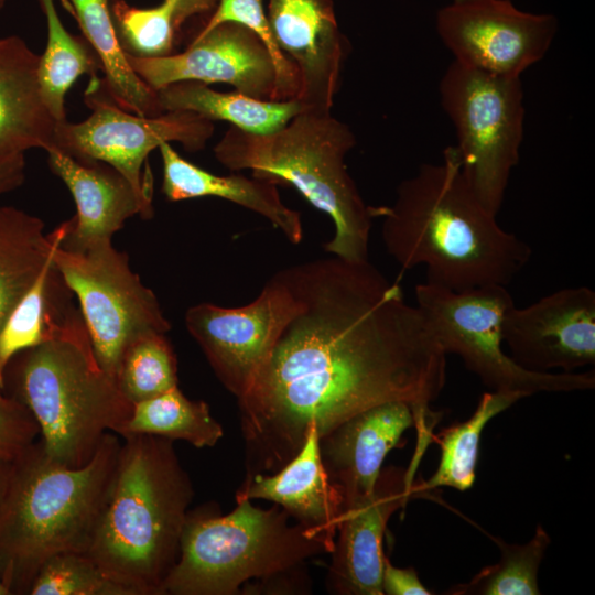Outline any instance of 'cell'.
<instances>
[{
    "instance_id": "obj_40",
    "label": "cell",
    "mask_w": 595,
    "mask_h": 595,
    "mask_svg": "<svg viewBox=\"0 0 595 595\" xmlns=\"http://www.w3.org/2000/svg\"><path fill=\"white\" fill-rule=\"evenodd\" d=\"M7 1H8V0H0V12H1L2 9L4 8Z\"/></svg>"
},
{
    "instance_id": "obj_31",
    "label": "cell",
    "mask_w": 595,
    "mask_h": 595,
    "mask_svg": "<svg viewBox=\"0 0 595 595\" xmlns=\"http://www.w3.org/2000/svg\"><path fill=\"white\" fill-rule=\"evenodd\" d=\"M500 551L499 561L484 567L466 583L452 586L450 595H539L538 573L551 543L549 533L538 524L523 544H510L490 537Z\"/></svg>"
},
{
    "instance_id": "obj_7",
    "label": "cell",
    "mask_w": 595,
    "mask_h": 595,
    "mask_svg": "<svg viewBox=\"0 0 595 595\" xmlns=\"http://www.w3.org/2000/svg\"><path fill=\"white\" fill-rule=\"evenodd\" d=\"M227 515L190 511L180 555L167 576L164 595H236L255 580L258 591L295 581L309 559L329 553L277 506L262 509L237 499Z\"/></svg>"
},
{
    "instance_id": "obj_39",
    "label": "cell",
    "mask_w": 595,
    "mask_h": 595,
    "mask_svg": "<svg viewBox=\"0 0 595 595\" xmlns=\"http://www.w3.org/2000/svg\"><path fill=\"white\" fill-rule=\"evenodd\" d=\"M0 595H11L0 576Z\"/></svg>"
},
{
    "instance_id": "obj_13",
    "label": "cell",
    "mask_w": 595,
    "mask_h": 595,
    "mask_svg": "<svg viewBox=\"0 0 595 595\" xmlns=\"http://www.w3.org/2000/svg\"><path fill=\"white\" fill-rule=\"evenodd\" d=\"M293 310V295L277 272L249 304L223 307L199 303L186 311L185 325L216 377L239 399L250 387Z\"/></svg>"
},
{
    "instance_id": "obj_26",
    "label": "cell",
    "mask_w": 595,
    "mask_h": 595,
    "mask_svg": "<svg viewBox=\"0 0 595 595\" xmlns=\"http://www.w3.org/2000/svg\"><path fill=\"white\" fill-rule=\"evenodd\" d=\"M72 298L73 293L55 267L52 256L0 327L2 389L4 371L11 359L51 338L78 311Z\"/></svg>"
},
{
    "instance_id": "obj_37",
    "label": "cell",
    "mask_w": 595,
    "mask_h": 595,
    "mask_svg": "<svg viewBox=\"0 0 595 595\" xmlns=\"http://www.w3.org/2000/svg\"><path fill=\"white\" fill-rule=\"evenodd\" d=\"M24 178V154L0 158V196L21 186Z\"/></svg>"
},
{
    "instance_id": "obj_2",
    "label": "cell",
    "mask_w": 595,
    "mask_h": 595,
    "mask_svg": "<svg viewBox=\"0 0 595 595\" xmlns=\"http://www.w3.org/2000/svg\"><path fill=\"white\" fill-rule=\"evenodd\" d=\"M374 216L382 218L383 245L402 270L425 266V282L456 292L507 286L532 255L477 199L454 145L403 180L393 203L374 207Z\"/></svg>"
},
{
    "instance_id": "obj_5",
    "label": "cell",
    "mask_w": 595,
    "mask_h": 595,
    "mask_svg": "<svg viewBox=\"0 0 595 595\" xmlns=\"http://www.w3.org/2000/svg\"><path fill=\"white\" fill-rule=\"evenodd\" d=\"M3 390L33 415L45 454L68 467L89 462L107 433L118 435L133 407L99 365L79 309L11 359Z\"/></svg>"
},
{
    "instance_id": "obj_28",
    "label": "cell",
    "mask_w": 595,
    "mask_h": 595,
    "mask_svg": "<svg viewBox=\"0 0 595 595\" xmlns=\"http://www.w3.org/2000/svg\"><path fill=\"white\" fill-rule=\"evenodd\" d=\"M147 434L212 447L223 437L221 425L204 401L190 400L178 387L133 403L118 435Z\"/></svg>"
},
{
    "instance_id": "obj_34",
    "label": "cell",
    "mask_w": 595,
    "mask_h": 595,
    "mask_svg": "<svg viewBox=\"0 0 595 595\" xmlns=\"http://www.w3.org/2000/svg\"><path fill=\"white\" fill-rule=\"evenodd\" d=\"M264 0H218L216 10L201 31L224 23H239L252 32L268 47L277 68V89L274 101H283L298 97L299 78L294 65L277 46L271 33Z\"/></svg>"
},
{
    "instance_id": "obj_21",
    "label": "cell",
    "mask_w": 595,
    "mask_h": 595,
    "mask_svg": "<svg viewBox=\"0 0 595 595\" xmlns=\"http://www.w3.org/2000/svg\"><path fill=\"white\" fill-rule=\"evenodd\" d=\"M37 66L23 39L0 37V158L54 145L57 121L42 97Z\"/></svg>"
},
{
    "instance_id": "obj_29",
    "label": "cell",
    "mask_w": 595,
    "mask_h": 595,
    "mask_svg": "<svg viewBox=\"0 0 595 595\" xmlns=\"http://www.w3.org/2000/svg\"><path fill=\"white\" fill-rule=\"evenodd\" d=\"M47 26V41L39 55L37 79L42 97L57 121L66 119L65 97L82 75L97 76L100 61L85 37L64 26L53 0H39Z\"/></svg>"
},
{
    "instance_id": "obj_32",
    "label": "cell",
    "mask_w": 595,
    "mask_h": 595,
    "mask_svg": "<svg viewBox=\"0 0 595 595\" xmlns=\"http://www.w3.org/2000/svg\"><path fill=\"white\" fill-rule=\"evenodd\" d=\"M116 382L131 403L177 387L176 356L165 334L149 333L132 340L120 358Z\"/></svg>"
},
{
    "instance_id": "obj_36",
    "label": "cell",
    "mask_w": 595,
    "mask_h": 595,
    "mask_svg": "<svg viewBox=\"0 0 595 595\" xmlns=\"http://www.w3.org/2000/svg\"><path fill=\"white\" fill-rule=\"evenodd\" d=\"M382 593L387 595H431L419 578L414 567H397L385 555L381 580Z\"/></svg>"
},
{
    "instance_id": "obj_1",
    "label": "cell",
    "mask_w": 595,
    "mask_h": 595,
    "mask_svg": "<svg viewBox=\"0 0 595 595\" xmlns=\"http://www.w3.org/2000/svg\"><path fill=\"white\" fill-rule=\"evenodd\" d=\"M278 272L294 310L238 399L245 477L281 469L311 425L321 437L385 402L409 403L415 425L430 421L446 354L398 282L336 256Z\"/></svg>"
},
{
    "instance_id": "obj_41",
    "label": "cell",
    "mask_w": 595,
    "mask_h": 595,
    "mask_svg": "<svg viewBox=\"0 0 595 595\" xmlns=\"http://www.w3.org/2000/svg\"><path fill=\"white\" fill-rule=\"evenodd\" d=\"M453 1H462V0H453Z\"/></svg>"
},
{
    "instance_id": "obj_23",
    "label": "cell",
    "mask_w": 595,
    "mask_h": 595,
    "mask_svg": "<svg viewBox=\"0 0 595 595\" xmlns=\"http://www.w3.org/2000/svg\"><path fill=\"white\" fill-rule=\"evenodd\" d=\"M69 224L71 219L45 234L39 217L0 205V327L33 285Z\"/></svg>"
},
{
    "instance_id": "obj_16",
    "label": "cell",
    "mask_w": 595,
    "mask_h": 595,
    "mask_svg": "<svg viewBox=\"0 0 595 595\" xmlns=\"http://www.w3.org/2000/svg\"><path fill=\"white\" fill-rule=\"evenodd\" d=\"M414 476L382 468L371 494L344 505L326 576L329 593L382 595V541L390 517L413 496Z\"/></svg>"
},
{
    "instance_id": "obj_33",
    "label": "cell",
    "mask_w": 595,
    "mask_h": 595,
    "mask_svg": "<svg viewBox=\"0 0 595 595\" xmlns=\"http://www.w3.org/2000/svg\"><path fill=\"white\" fill-rule=\"evenodd\" d=\"M29 595H131L82 552H64L48 559L35 575Z\"/></svg>"
},
{
    "instance_id": "obj_35",
    "label": "cell",
    "mask_w": 595,
    "mask_h": 595,
    "mask_svg": "<svg viewBox=\"0 0 595 595\" xmlns=\"http://www.w3.org/2000/svg\"><path fill=\"white\" fill-rule=\"evenodd\" d=\"M39 437L31 412L0 387V456L15 459Z\"/></svg>"
},
{
    "instance_id": "obj_8",
    "label": "cell",
    "mask_w": 595,
    "mask_h": 595,
    "mask_svg": "<svg viewBox=\"0 0 595 595\" xmlns=\"http://www.w3.org/2000/svg\"><path fill=\"white\" fill-rule=\"evenodd\" d=\"M439 93L456 133L454 147L463 173L480 204L497 215L520 159L524 122L521 79L453 61L441 78Z\"/></svg>"
},
{
    "instance_id": "obj_15",
    "label": "cell",
    "mask_w": 595,
    "mask_h": 595,
    "mask_svg": "<svg viewBox=\"0 0 595 595\" xmlns=\"http://www.w3.org/2000/svg\"><path fill=\"white\" fill-rule=\"evenodd\" d=\"M502 339L521 367L574 372L595 363V292L566 288L526 306L515 304L502 321Z\"/></svg>"
},
{
    "instance_id": "obj_11",
    "label": "cell",
    "mask_w": 595,
    "mask_h": 595,
    "mask_svg": "<svg viewBox=\"0 0 595 595\" xmlns=\"http://www.w3.org/2000/svg\"><path fill=\"white\" fill-rule=\"evenodd\" d=\"M84 102L91 113L80 122L57 123L52 148L78 161H99L112 166L151 201L152 181L149 173L142 172L151 151L173 141L186 151H199L214 133L213 121L192 111L144 117L123 109L111 96L104 77H90Z\"/></svg>"
},
{
    "instance_id": "obj_3",
    "label": "cell",
    "mask_w": 595,
    "mask_h": 595,
    "mask_svg": "<svg viewBox=\"0 0 595 595\" xmlns=\"http://www.w3.org/2000/svg\"><path fill=\"white\" fill-rule=\"evenodd\" d=\"M113 480L85 552L131 595H164L194 490L173 441L122 436Z\"/></svg>"
},
{
    "instance_id": "obj_4",
    "label": "cell",
    "mask_w": 595,
    "mask_h": 595,
    "mask_svg": "<svg viewBox=\"0 0 595 595\" xmlns=\"http://www.w3.org/2000/svg\"><path fill=\"white\" fill-rule=\"evenodd\" d=\"M120 448L121 441L110 432L80 467L51 459L40 440L14 459L0 505V576L11 595L28 594L52 556L87 551Z\"/></svg>"
},
{
    "instance_id": "obj_19",
    "label": "cell",
    "mask_w": 595,
    "mask_h": 595,
    "mask_svg": "<svg viewBox=\"0 0 595 595\" xmlns=\"http://www.w3.org/2000/svg\"><path fill=\"white\" fill-rule=\"evenodd\" d=\"M47 164L71 192L77 213L61 246L79 250L89 244L111 239L134 215L153 216L152 201L145 198L112 166L78 161L56 148L46 150Z\"/></svg>"
},
{
    "instance_id": "obj_10",
    "label": "cell",
    "mask_w": 595,
    "mask_h": 595,
    "mask_svg": "<svg viewBox=\"0 0 595 595\" xmlns=\"http://www.w3.org/2000/svg\"><path fill=\"white\" fill-rule=\"evenodd\" d=\"M53 262L78 300L95 356L116 381L127 346L141 335L166 334L171 324L155 294L132 271L128 256L111 239L79 250L55 248Z\"/></svg>"
},
{
    "instance_id": "obj_22",
    "label": "cell",
    "mask_w": 595,
    "mask_h": 595,
    "mask_svg": "<svg viewBox=\"0 0 595 595\" xmlns=\"http://www.w3.org/2000/svg\"><path fill=\"white\" fill-rule=\"evenodd\" d=\"M159 150L163 165L161 191L169 201L224 198L263 216L292 244L301 242V215L282 202L277 184L241 174L216 175L182 158L170 143L161 144Z\"/></svg>"
},
{
    "instance_id": "obj_9",
    "label": "cell",
    "mask_w": 595,
    "mask_h": 595,
    "mask_svg": "<svg viewBox=\"0 0 595 595\" xmlns=\"http://www.w3.org/2000/svg\"><path fill=\"white\" fill-rule=\"evenodd\" d=\"M415 300L444 353L459 356L490 391L516 392L526 398L595 387L594 371H532L504 351L502 321L513 305L504 285L456 292L424 282L415 286Z\"/></svg>"
},
{
    "instance_id": "obj_12",
    "label": "cell",
    "mask_w": 595,
    "mask_h": 595,
    "mask_svg": "<svg viewBox=\"0 0 595 595\" xmlns=\"http://www.w3.org/2000/svg\"><path fill=\"white\" fill-rule=\"evenodd\" d=\"M436 30L454 62L520 77L545 56L558 22L551 14L518 10L509 0H462L439 11Z\"/></svg>"
},
{
    "instance_id": "obj_18",
    "label": "cell",
    "mask_w": 595,
    "mask_h": 595,
    "mask_svg": "<svg viewBox=\"0 0 595 595\" xmlns=\"http://www.w3.org/2000/svg\"><path fill=\"white\" fill-rule=\"evenodd\" d=\"M414 424L409 403L390 401L353 415L320 437L323 465L344 505L372 493L386 456Z\"/></svg>"
},
{
    "instance_id": "obj_6",
    "label": "cell",
    "mask_w": 595,
    "mask_h": 595,
    "mask_svg": "<svg viewBox=\"0 0 595 595\" xmlns=\"http://www.w3.org/2000/svg\"><path fill=\"white\" fill-rule=\"evenodd\" d=\"M356 137L332 111L304 108L282 129L252 133L230 126L214 147L216 160L230 171L295 187L327 214L333 237L324 249L349 261H367L374 207L365 203L346 166Z\"/></svg>"
},
{
    "instance_id": "obj_17",
    "label": "cell",
    "mask_w": 595,
    "mask_h": 595,
    "mask_svg": "<svg viewBox=\"0 0 595 595\" xmlns=\"http://www.w3.org/2000/svg\"><path fill=\"white\" fill-rule=\"evenodd\" d=\"M267 15L277 46L298 73L296 99L304 108L332 111L349 52L333 0H268Z\"/></svg>"
},
{
    "instance_id": "obj_14",
    "label": "cell",
    "mask_w": 595,
    "mask_h": 595,
    "mask_svg": "<svg viewBox=\"0 0 595 595\" xmlns=\"http://www.w3.org/2000/svg\"><path fill=\"white\" fill-rule=\"evenodd\" d=\"M138 76L153 90L182 80L223 83L250 97L274 100L277 68L260 37L248 28L224 22L199 31L186 50L164 57L127 54Z\"/></svg>"
},
{
    "instance_id": "obj_24",
    "label": "cell",
    "mask_w": 595,
    "mask_h": 595,
    "mask_svg": "<svg viewBox=\"0 0 595 595\" xmlns=\"http://www.w3.org/2000/svg\"><path fill=\"white\" fill-rule=\"evenodd\" d=\"M162 110L192 111L215 121L252 133H272L282 129L304 109L296 99L264 100L232 91L221 93L195 80H182L156 90Z\"/></svg>"
},
{
    "instance_id": "obj_27",
    "label": "cell",
    "mask_w": 595,
    "mask_h": 595,
    "mask_svg": "<svg viewBox=\"0 0 595 595\" xmlns=\"http://www.w3.org/2000/svg\"><path fill=\"white\" fill-rule=\"evenodd\" d=\"M520 393L488 391L483 393L475 411L465 421L445 428L436 440L440 463L422 485H413V495L437 487L461 491L469 489L476 478L480 435L487 423L522 399Z\"/></svg>"
},
{
    "instance_id": "obj_20",
    "label": "cell",
    "mask_w": 595,
    "mask_h": 595,
    "mask_svg": "<svg viewBox=\"0 0 595 595\" xmlns=\"http://www.w3.org/2000/svg\"><path fill=\"white\" fill-rule=\"evenodd\" d=\"M237 499L274 502L332 552L344 498L323 465L314 425L309 428L301 450L281 469L245 477Z\"/></svg>"
},
{
    "instance_id": "obj_38",
    "label": "cell",
    "mask_w": 595,
    "mask_h": 595,
    "mask_svg": "<svg viewBox=\"0 0 595 595\" xmlns=\"http://www.w3.org/2000/svg\"><path fill=\"white\" fill-rule=\"evenodd\" d=\"M14 459L0 456V505L6 496L13 470Z\"/></svg>"
},
{
    "instance_id": "obj_30",
    "label": "cell",
    "mask_w": 595,
    "mask_h": 595,
    "mask_svg": "<svg viewBox=\"0 0 595 595\" xmlns=\"http://www.w3.org/2000/svg\"><path fill=\"white\" fill-rule=\"evenodd\" d=\"M217 0H163L154 8H136L115 0L111 14L127 54L164 57L174 53L175 34L191 17L213 9Z\"/></svg>"
},
{
    "instance_id": "obj_25",
    "label": "cell",
    "mask_w": 595,
    "mask_h": 595,
    "mask_svg": "<svg viewBox=\"0 0 595 595\" xmlns=\"http://www.w3.org/2000/svg\"><path fill=\"white\" fill-rule=\"evenodd\" d=\"M110 0H64L76 18L84 37L97 54L104 79L116 102L144 117L164 111L158 94L130 66L111 14Z\"/></svg>"
}]
</instances>
